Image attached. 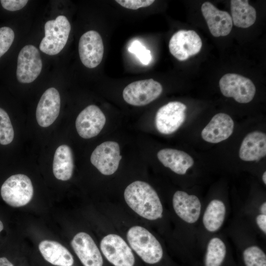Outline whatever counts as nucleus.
<instances>
[{
  "label": "nucleus",
  "mask_w": 266,
  "mask_h": 266,
  "mask_svg": "<svg viewBox=\"0 0 266 266\" xmlns=\"http://www.w3.org/2000/svg\"><path fill=\"white\" fill-rule=\"evenodd\" d=\"M106 118L97 106L92 104L85 108L78 115L75 127L78 134L85 139L97 136L102 130Z\"/></svg>",
  "instance_id": "nucleus-13"
},
{
  "label": "nucleus",
  "mask_w": 266,
  "mask_h": 266,
  "mask_svg": "<svg viewBox=\"0 0 266 266\" xmlns=\"http://www.w3.org/2000/svg\"><path fill=\"white\" fill-rule=\"evenodd\" d=\"M222 94L226 97L233 98L241 103H247L254 98L256 87L248 78L235 73H227L219 81Z\"/></svg>",
  "instance_id": "nucleus-6"
},
{
  "label": "nucleus",
  "mask_w": 266,
  "mask_h": 266,
  "mask_svg": "<svg viewBox=\"0 0 266 266\" xmlns=\"http://www.w3.org/2000/svg\"><path fill=\"white\" fill-rule=\"evenodd\" d=\"M262 180L265 184H266V172L265 171L263 173V176H262Z\"/></svg>",
  "instance_id": "nucleus-35"
},
{
  "label": "nucleus",
  "mask_w": 266,
  "mask_h": 266,
  "mask_svg": "<svg viewBox=\"0 0 266 266\" xmlns=\"http://www.w3.org/2000/svg\"><path fill=\"white\" fill-rule=\"evenodd\" d=\"M226 255V246L220 238L214 237L208 242L204 259L205 266H221Z\"/></svg>",
  "instance_id": "nucleus-25"
},
{
  "label": "nucleus",
  "mask_w": 266,
  "mask_h": 266,
  "mask_svg": "<svg viewBox=\"0 0 266 266\" xmlns=\"http://www.w3.org/2000/svg\"><path fill=\"white\" fill-rule=\"evenodd\" d=\"M226 210L222 200L214 199L210 201L202 217L203 225L207 231L213 233L220 229L225 220Z\"/></svg>",
  "instance_id": "nucleus-24"
},
{
  "label": "nucleus",
  "mask_w": 266,
  "mask_h": 266,
  "mask_svg": "<svg viewBox=\"0 0 266 266\" xmlns=\"http://www.w3.org/2000/svg\"><path fill=\"white\" fill-rule=\"evenodd\" d=\"M260 211L261 214H266V202H264L260 207Z\"/></svg>",
  "instance_id": "nucleus-34"
},
{
  "label": "nucleus",
  "mask_w": 266,
  "mask_h": 266,
  "mask_svg": "<svg viewBox=\"0 0 266 266\" xmlns=\"http://www.w3.org/2000/svg\"><path fill=\"white\" fill-rule=\"evenodd\" d=\"M0 266H13V264L5 257L0 258Z\"/></svg>",
  "instance_id": "nucleus-33"
},
{
  "label": "nucleus",
  "mask_w": 266,
  "mask_h": 266,
  "mask_svg": "<svg viewBox=\"0 0 266 266\" xmlns=\"http://www.w3.org/2000/svg\"><path fill=\"white\" fill-rule=\"evenodd\" d=\"M121 158L118 143L107 141L95 149L91 154L90 161L101 173L110 175L118 169Z\"/></svg>",
  "instance_id": "nucleus-10"
},
{
  "label": "nucleus",
  "mask_w": 266,
  "mask_h": 266,
  "mask_svg": "<svg viewBox=\"0 0 266 266\" xmlns=\"http://www.w3.org/2000/svg\"><path fill=\"white\" fill-rule=\"evenodd\" d=\"M118 4L125 8L136 10L139 8L148 7L153 4V0H116Z\"/></svg>",
  "instance_id": "nucleus-30"
},
{
  "label": "nucleus",
  "mask_w": 266,
  "mask_h": 266,
  "mask_svg": "<svg viewBox=\"0 0 266 266\" xmlns=\"http://www.w3.org/2000/svg\"><path fill=\"white\" fill-rule=\"evenodd\" d=\"M157 157L165 166L180 175L185 174L194 163L193 158L187 153L173 149L160 150L157 153Z\"/></svg>",
  "instance_id": "nucleus-20"
},
{
  "label": "nucleus",
  "mask_w": 266,
  "mask_h": 266,
  "mask_svg": "<svg viewBox=\"0 0 266 266\" xmlns=\"http://www.w3.org/2000/svg\"><path fill=\"white\" fill-rule=\"evenodd\" d=\"M243 259L245 266H266V255L259 246L251 245L243 252Z\"/></svg>",
  "instance_id": "nucleus-26"
},
{
  "label": "nucleus",
  "mask_w": 266,
  "mask_h": 266,
  "mask_svg": "<svg viewBox=\"0 0 266 266\" xmlns=\"http://www.w3.org/2000/svg\"><path fill=\"white\" fill-rule=\"evenodd\" d=\"M61 99L55 88L47 89L42 95L36 110V119L39 126L47 127L58 117L60 110Z\"/></svg>",
  "instance_id": "nucleus-14"
},
{
  "label": "nucleus",
  "mask_w": 266,
  "mask_h": 266,
  "mask_svg": "<svg viewBox=\"0 0 266 266\" xmlns=\"http://www.w3.org/2000/svg\"><path fill=\"white\" fill-rule=\"evenodd\" d=\"M186 106L179 101H171L157 111L155 125L161 133L169 134L176 131L186 118Z\"/></svg>",
  "instance_id": "nucleus-8"
},
{
  "label": "nucleus",
  "mask_w": 266,
  "mask_h": 266,
  "mask_svg": "<svg viewBox=\"0 0 266 266\" xmlns=\"http://www.w3.org/2000/svg\"><path fill=\"white\" fill-rule=\"evenodd\" d=\"M202 47L200 36L193 30H179L173 34L169 41L170 53L183 61L198 54Z\"/></svg>",
  "instance_id": "nucleus-11"
},
{
  "label": "nucleus",
  "mask_w": 266,
  "mask_h": 266,
  "mask_svg": "<svg viewBox=\"0 0 266 266\" xmlns=\"http://www.w3.org/2000/svg\"><path fill=\"white\" fill-rule=\"evenodd\" d=\"M80 60L87 67L93 68L101 63L104 46L101 36L97 32L91 30L80 37L78 45Z\"/></svg>",
  "instance_id": "nucleus-12"
},
{
  "label": "nucleus",
  "mask_w": 266,
  "mask_h": 266,
  "mask_svg": "<svg viewBox=\"0 0 266 266\" xmlns=\"http://www.w3.org/2000/svg\"><path fill=\"white\" fill-rule=\"evenodd\" d=\"M74 167L72 151L67 145L59 146L56 150L53 162V171L55 177L66 181L72 176Z\"/></svg>",
  "instance_id": "nucleus-22"
},
{
  "label": "nucleus",
  "mask_w": 266,
  "mask_h": 266,
  "mask_svg": "<svg viewBox=\"0 0 266 266\" xmlns=\"http://www.w3.org/2000/svg\"><path fill=\"white\" fill-rule=\"evenodd\" d=\"M39 250L44 259L58 266H71L74 262L72 255L60 243L48 240L40 242Z\"/></svg>",
  "instance_id": "nucleus-21"
},
{
  "label": "nucleus",
  "mask_w": 266,
  "mask_h": 266,
  "mask_svg": "<svg viewBox=\"0 0 266 266\" xmlns=\"http://www.w3.org/2000/svg\"><path fill=\"white\" fill-rule=\"evenodd\" d=\"M3 200L12 207L27 204L32 200L33 188L31 179L26 175L17 174L8 178L0 189Z\"/></svg>",
  "instance_id": "nucleus-4"
},
{
  "label": "nucleus",
  "mask_w": 266,
  "mask_h": 266,
  "mask_svg": "<svg viewBox=\"0 0 266 266\" xmlns=\"http://www.w3.org/2000/svg\"><path fill=\"white\" fill-rule=\"evenodd\" d=\"M100 248L104 257L114 266H133L135 260L132 251L119 235H106L100 241Z\"/></svg>",
  "instance_id": "nucleus-7"
},
{
  "label": "nucleus",
  "mask_w": 266,
  "mask_h": 266,
  "mask_svg": "<svg viewBox=\"0 0 266 266\" xmlns=\"http://www.w3.org/2000/svg\"><path fill=\"white\" fill-rule=\"evenodd\" d=\"M71 245L84 266H102L100 252L90 235L84 232L77 233Z\"/></svg>",
  "instance_id": "nucleus-15"
},
{
  "label": "nucleus",
  "mask_w": 266,
  "mask_h": 266,
  "mask_svg": "<svg viewBox=\"0 0 266 266\" xmlns=\"http://www.w3.org/2000/svg\"><path fill=\"white\" fill-rule=\"evenodd\" d=\"M266 155V133L254 131L247 134L240 147L239 158L244 161H257L265 157Z\"/></svg>",
  "instance_id": "nucleus-19"
},
{
  "label": "nucleus",
  "mask_w": 266,
  "mask_h": 266,
  "mask_svg": "<svg viewBox=\"0 0 266 266\" xmlns=\"http://www.w3.org/2000/svg\"><path fill=\"white\" fill-rule=\"evenodd\" d=\"M42 67V60L37 48L32 45H26L18 56L17 78L22 83H31L39 76Z\"/></svg>",
  "instance_id": "nucleus-9"
},
{
  "label": "nucleus",
  "mask_w": 266,
  "mask_h": 266,
  "mask_svg": "<svg viewBox=\"0 0 266 266\" xmlns=\"http://www.w3.org/2000/svg\"><path fill=\"white\" fill-rule=\"evenodd\" d=\"M128 51L138 59L142 64L147 66L152 60L151 52L138 40H134L130 44Z\"/></svg>",
  "instance_id": "nucleus-28"
},
{
  "label": "nucleus",
  "mask_w": 266,
  "mask_h": 266,
  "mask_svg": "<svg viewBox=\"0 0 266 266\" xmlns=\"http://www.w3.org/2000/svg\"><path fill=\"white\" fill-rule=\"evenodd\" d=\"M234 122L224 113L215 115L201 133L202 139L206 142L217 143L228 139L233 133Z\"/></svg>",
  "instance_id": "nucleus-18"
},
{
  "label": "nucleus",
  "mask_w": 266,
  "mask_h": 266,
  "mask_svg": "<svg viewBox=\"0 0 266 266\" xmlns=\"http://www.w3.org/2000/svg\"><path fill=\"white\" fill-rule=\"evenodd\" d=\"M124 199L127 204L139 216L150 220L162 217L163 205L153 187L142 181H135L129 184L124 191Z\"/></svg>",
  "instance_id": "nucleus-1"
},
{
  "label": "nucleus",
  "mask_w": 266,
  "mask_h": 266,
  "mask_svg": "<svg viewBox=\"0 0 266 266\" xmlns=\"http://www.w3.org/2000/svg\"><path fill=\"white\" fill-rule=\"evenodd\" d=\"M127 238L131 248L145 263L154 264L163 256L162 247L157 238L145 228L135 226L127 232Z\"/></svg>",
  "instance_id": "nucleus-2"
},
{
  "label": "nucleus",
  "mask_w": 266,
  "mask_h": 266,
  "mask_svg": "<svg viewBox=\"0 0 266 266\" xmlns=\"http://www.w3.org/2000/svg\"><path fill=\"white\" fill-rule=\"evenodd\" d=\"M172 205L176 214L185 222L193 224L199 220L201 205L197 196L177 191L173 196Z\"/></svg>",
  "instance_id": "nucleus-17"
},
{
  "label": "nucleus",
  "mask_w": 266,
  "mask_h": 266,
  "mask_svg": "<svg viewBox=\"0 0 266 266\" xmlns=\"http://www.w3.org/2000/svg\"><path fill=\"white\" fill-rule=\"evenodd\" d=\"M3 225L2 222L0 220V232L3 230Z\"/></svg>",
  "instance_id": "nucleus-36"
},
{
  "label": "nucleus",
  "mask_w": 266,
  "mask_h": 266,
  "mask_svg": "<svg viewBox=\"0 0 266 266\" xmlns=\"http://www.w3.org/2000/svg\"><path fill=\"white\" fill-rule=\"evenodd\" d=\"M231 10L232 22L236 27L247 28L256 21V10L247 0H231Z\"/></svg>",
  "instance_id": "nucleus-23"
},
{
  "label": "nucleus",
  "mask_w": 266,
  "mask_h": 266,
  "mask_svg": "<svg viewBox=\"0 0 266 266\" xmlns=\"http://www.w3.org/2000/svg\"><path fill=\"white\" fill-rule=\"evenodd\" d=\"M256 224L265 234L266 233V214H259L256 218Z\"/></svg>",
  "instance_id": "nucleus-32"
},
{
  "label": "nucleus",
  "mask_w": 266,
  "mask_h": 266,
  "mask_svg": "<svg viewBox=\"0 0 266 266\" xmlns=\"http://www.w3.org/2000/svg\"><path fill=\"white\" fill-rule=\"evenodd\" d=\"M1 4L6 10L14 11L23 8L28 2L27 0H1Z\"/></svg>",
  "instance_id": "nucleus-31"
},
{
  "label": "nucleus",
  "mask_w": 266,
  "mask_h": 266,
  "mask_svg": "<svg viewBox=\"0 0 266 266\" xmlns=\"http://www.w3.org/2000/svg\"><path fill=\"white\" fill-rule=\"evenodd\" d=\"M14 130L6 112L0 108V144L7 145L14 138Z\"/></svg>",
  "instance_id": "nucleus-27"
},
{
  "label": "nucleus",
  "mask_w": 266,
  "mask_h": 266,
  "mask_svg": "<svg viewBox=\"0 0 266 266\" xmlns=\"http://www.w3.org/2000/svg\"></svg>",
  "instance_id": "nucleus-37"
},
{
  "label": "nucleus",
  "mask_w": 266,
  "mask_h": 266,
  "mask_svg": "<svg viewBox=\"0 0 266 266\" xmlns=\"http://www.w3.org/2000/svg\"><path fill=\"white\" fill-rule=\"evenodd\" d=\"M201 11L213 36H225L230 33L233 22L228 12L219 10L210 2H204Z\"/></svg>",
  "instance_id": "nucleus-16"
},
{
  "label": "nucleus",
  "mask_w": 266,
  "mask_h": 266,
  "mask_svg": "<svg viewBox=\"0 0 266 266\" xmlns=\"http://www.w3.org/2000/svg\"><path fill=\"white\" fill-rule=\"evenodd\" d=\"M70 29L69 22L64 15L48 21L44 26L45 36L41 41L39 49L51 56L58 54L66 45Z\"/></svg>",
  "instance_id": "nucleus-3"
},
{
  "label": "nucleus",
  "mask_w": 266,
  "mask_h": 266,
  "mask_svg": "<svg viewBox=\"0 0 266 266\" xmlns=\"http://www.w3.org/2000/svg\"><path fill=\"white\" fill-rule=\"evenodd\" d=\"M14 39L13 31L9 27L0 28V58L9 49Z\"/></svg>",
  "instance_id": "nucleus-29"
},
{
  "label": "nucleus",
  "mask_w": 266,
  "mask_h": 266,
  "mask_svg": "<svg viewBox=\"0 0 266 266\" xmlns=\"http://www.w3.org/2000/svg\"><path fill=\"white\" fill-rule=\"evenodd\" d=\"M162 91V85L153 79L138 80L129 84L124 88L123 97L128 104L141 106L157 99Z\"/></svg>",
  "instance_id": "nucleus-5"
}]
</instances>
